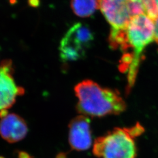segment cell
I'll return each mask as SVG.
<instances>
[{
	"instance_id": "obj_1",
	"label": "cell",
	"mask_w": 158,
	"mask_h": 158,
	"mask_svg": "<svg viewBox=\"0 0 158 158\" xmlns=\"http://www.w3.org/2000/svg\"><path fill=\"white\" fill-rule=\"evenodd\" d=\"M154 21L146 14L132 18L125 28L111 30L110 46L124 52L119 68L128 71L129 90L135 81L142 53L154 40Z\"/></svg>"
},
{
	"instance_id": "obj_2",
	"label": "cell",
	"mask_w": 158,
	"mask_h": 158,
	"mask_svg": "<svg viewBox=\"0 0 158 158\" xmlns=\"http://www.w3.org/2000/svg\"><path fill=\"white\" fill-rule=\"evenodd\" d=\"M74 92L78 98L77 110L87 117L118 115L127 108L126 103L118 91L102 87L92 80L79 83L75 86Z\"/></svg>"
},
{
	"instance_id": "obj_3",
	"label": "cell",
	"mask_w": 158,
	"mask_h": 158,
	"mask_svg": "<svg viewBox=\"0 0 158 158\" xmlns=\"http://www.w3.org/2000/svg\"><path fill=\"white\" fill-rule=\"evenodd\" d=\"M143 132L139 123L131 128H115L96 139L93 152L98 158H136L134 138Z\"/></svg>"
},
{
	"instance_id": "obj_4",
	"label": "cell",
	"mask_w": 158,
	"mask_h": 158,
	"mask_svg": "<svg viewBox=\"0 0 158 158\" xmlns=\"http://www.w3.org/2000/svg\"><path fill=\"white\" fill-rule=\"evenodd\" d=\"M100 9L113 29L125 28L132 18L146 14L141 0H97Z\"/></svg>"
},
{
	"instance_id": "obj_5",
	"label": "cell",
	"mask_w": 158,
	"mask_h": 158,
	"mask_svg": "<svg viewBox=\"0 0 158 158\" xmlns=\"http://www.w3.org/2000/svg\"><path fill=\"white\" fill-rule=\"evenodd\" d=\"M93 40L94 35L88 26L82 23H75L60 42L59 51L63 62H74L84 57Z\"/></svg>"
},
{
	"instance_id": "obj_6",
	"label": "cell",
	"mask_w": 158,
	"mask_h": 158,
	"mask_svg": "<svg viewBox=\"0 0 158 158\" xmlns=\"http://www.w3.org/2000/svg\"><path fill=\"white\" fill-rule=\"evenodd\" d=\"M11 60H6L0 65V117L8 112L17 97L24 94L23 87L17 85L13 77Z\"/></svg>"
},
{
	"instance_id": "obj_7",
	"label": "cell",
	"mask_w": 158,
	"mask_h": 158,
	"mask_svg": "<svg viewBox=\"0 0 158 158\" xmlns=\"http://www.w3.org/2000/svg\"><path fill=\"white\" fill-rule=\"evenodd\" d=\"M69 142L75 151H84L90 148L92 138L88 117L80 115L72 119L69 125Z\"/></svg>"
},
{
	"instance_id": "obj_8",
	"label": "cell",
	"mask_w": 158,
	"mask_h": 158,
	"mask_svg": "<svg viewBox=\"0 0 158 158\" xmlns=\"http://www.w3.org/2000/svg\"><path fill=\"white\" fill-rule=\"evenodd\" d=\"M0 118V135L6 141L16 143L23 140L27 135V124L19 115L7 113Z\"/></svg>"
},
{
	"instance_id": "obj_9",
	"label": "cell",
	"mask_w": 158,
	"mask_h": 158,
	"mask_svg": "<svg viewBox=\"0 0 158 158\" xmlns=\"http://www.w3.org/2000/svg\"><path fill=\"white\" fill-rule=\"evenodd\" d=\"M71 6L74 14L82 18L90 17L98 9L97 0H72Z\"/></svg>"
},
{
	"instance_id": "obj_10",
	"label": "cell",
	"mask_w": 158,
	"mask_h": 158,
	"mask_svg": "<svg viewBox=\"0 0 158 158\" xmlns=\"http://www.w3.org/2000/svg\"><path fill=\"white\" fill-rule=\"evenodd\" d=\"M153 21H154V26H155L154 40L156 42L157 44H158V17Z\"/></svg>"
},
{
	"instance_id": "obj_11",
	"label": "cell",
	"mask_w": 158,
	"mask_h": 158,
	"mask_svg": "<svg viewBox=\"0 0 158 158\" xmlns=\"http://www.w3.org/2000/svg\"><path fill=\"white\" fill-rule=\"evenodd\" d=\"M155 1V2L156 4V6H157V8H158V0H154Z\"/></svg>"
},
{
	"instance_id": "obj_12",
	"label": "cell",
	"mask_w": 158,
	"mask_h": 158,
	"mask_svg": "<svg viewBox=\"0 0 158 158\" xmlns=\"http://www.w3.org/2000/svg\"><path fill=\"white\" fill-rule=\"evenodd\" d=\"M0 158H4V157H2V156H0Z\"/></svg>"
},
{
	"instance_id": "obj_13",
	"label": "cell",
	"mask_w": 158,
	"mask_h": 158,
	"mask_svg": "<svg viewBox=\"0 0 158 158\" xmlns=\"http://www.w3.org/2000/svg\"><path fill=\"white\" fill-rule=\"evenodd\" d=\"M141 1H142V0H141Z\"/></svg>"
}]
</instances>
